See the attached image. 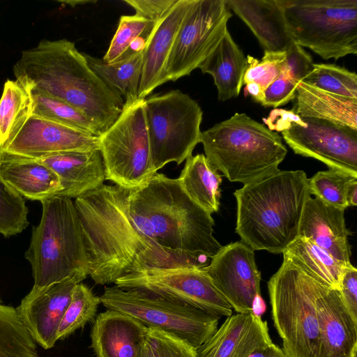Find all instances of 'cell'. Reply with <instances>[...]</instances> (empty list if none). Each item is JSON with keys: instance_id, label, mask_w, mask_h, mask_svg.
Wrapping results in <instances>:
<instances>
[{"instance_id": "6da1fadb", "label": "cell", "mask_w": 357, "mask_h": 357, "mask_svg": "<svg viewBox=\"0 0 357 357\" xmlns=\"http://www.w3.org/2000/svg\"><path fill=\"white\" fill-rule=\"evenodd\" d=\"M132 189L103 184L75 199L89 261L96 284L152 268H204L211 259L169 250L144 233L129 212Z\"/></svg>"}, {"instance_id": "7a4b0ae2", "label": "cell", "mask_w": 357, "mask_h": 357, "mask_svg": "<svg viewBox=\"0 0 357 357\" xmlns=\"http://www.w3.org/2000/svg\"><path fill=\"white\" fill-rule=\"evenodd\" d=\"M15 80L82 112L100 135L117 119L124 100L90 68L84 53L67 39L42 40L24 50L13 68Z\"/></svg>"}, {"instance_id": "3957f363", "label": "cell", "mask_w": 357, "mask_h": 357, "mask_svg": "<svg viewBox=\"0 0 357 357\" xmlns=\"http://www.w3.org/2000/svg\"><path fill=\"white\" fill-rule=\"evenodd\" d=\"M129 212L144 233L169 250L211 259L222 248L211 214L194 202L178 178L155 173L132 189Z\"/></svg>"}, {"instance_id": "277c9868", "label": "cell", "mask_w": 357, "mask_h": 357, "mask_svg": "<svg viewBox=\"0 0 357 357\" xmlns=\"http://www.w3.org/2000/svg\"><path fill=\"white\" fill-rule=\"evenodd\" d=\"M236 232L254 251L282 254L298 236L303 208L312 195L303 170H280L234 192Z\"/></svg>"}, {"instance_id": "5b68a950", "label": "cell", "mask_w": 357, "mask_h": 357, "mask_svg": "<svg viewBox=\"0 0 357 357\" xmlns=\"http://www.w3.org/2000/svg\"><path fill=\"white\" fill-rule=\"evenodd\" d=\"M210 165L231 182L248 184L280 171L287 149L281 136L245 113L202 132Z\"/></svg>"}, {"instance_id": "8992f818", "label": "cell", "mask_w": 357, "mask_h": 357, "mask_svg": "<svg viewBox=\"0 0 357 357\" xmlns=\"http://www.w3.org/2000/svg\"><path fill=\"white\" fill-rule=\"evenodd\" d=\"M42 215L33 227L24 257L38 290L70 278L89 275L79 218L72 199L54 196L41 202Z\"/></svg>"}, {"instance_id": "52a82bcc", "label": "cell", "mask_w": 357, "mask_h": 357, "mask_svg": "<svg viewBox=\"0 0 357 357\" xmlns=\"http://www.w3.org/2000/svg\"><path fill=\"white\" fill-rule=\"evenodd\" d=\"M274 326L287 357H319L317 301L322 284L289 262L268 282Z\"/></svg>"}, {"instance_id": "ba28073f", "label": "cell", "mask_w": 357, "mask_h": 357, "mask_svg": "<svg viewBox=\"0 0 357 357\" xmlns=\"http://www.w3.org/2000/svg\"><path fill=\"white\" fill-rule=\"evenodd\" d=\"M293 42L324 59L357 54V0H282Z\"/></svg>"}, {"instance_id": "9c48e42d", "label": "cell", "mask_w": 357, "mask_h": 357, "mask_svg": "<svg viewBox=\"0 0 357 357\" xmlns=\"http://www.w3.org/2000/svg\"><path fill=\"white\" fill-rule=\"evenodd\" d=\"M152 165L155 172L167 163L178 165L192 155L200 143L203 112L179 89L149 96L144 100Z\"/></svg>"}, {"instance_id": "30bf717a", "label": "cell", "mask_w": 357, "mask_h": 357, "mask_svg": "<svg viewBox=\"0 0 357 357\" xmlns=\"http://www.w3.org/2000/svg\"><path fill=\"white\" fill-rule=\"evenodd\" d=\"M100 298L107 309L126 314L147 328L173 335L195 349L218 329L217 315L137 290L116 285L105 287Z\"/></svg>"}, {"instance_id": "8fae6325", "label": "cell", "mask_w": 357, "mask_h": 357, "mask_svg": "<svg viewBox=\"0 0 357 357\" xmlns=\"http://www.w3.org/2000/svg\"><path fill=\"white\" fill-rule=\"evenodd\" d=\"M144 100L125 101L115 122L99 136L105 180L135 189L155 173L152 165Z\"/></svg>"}, {"instance_id": "7c38bea8", "label": "cell", "mask_w": 357, "mask_h": 357, "mask_svg": "<svg viewBox=\"0 0 357 357\" xmlns=\"http://www.w3.org/2000/svg\"><path fill=\"white\" fill-rule=\"evenodd\" d=\"M232 16L226 0H194L175 38L164 84L189 75L211 54Z\"/></svg>"}, {"instance_id": "4fadbf2b", "label": "cell", "mask_w": 357, "mask_h": 357, "mask_svg": "<svg viewBox=\"0 0 357 357\" xmlns=\"http://www.w3.org/2000/svg\"><path fill=\"white\" fill-rule=\"evenodd\" d=\"M114 284L123 289H135L176 301L220 317L232 314V307L204 268L144 269L127 273Z\"/></svg>"}, {"instance_id": "5bb4252c", "label": "cell", "mask_w": 357, "mask_h": 357, "mask_svg": "<svg viewBox=\"0 0 357 357\" xmlns=\"http://www.w3.org/2000/svg\"><path fill=\"white\" fill-rule=\"evenodd\" d=\"M301 118V123L292 122L281 132L293 151L357 177V130L327 120Z\"/></svg>"}, {"instance_id": "9a60e30c", "label": "cell", "mask_w": 357, "mask_h": 357, "mask_svg": "<svg viewBox=\"0 0 357 357\" xmlns=\"http://www.w3.org/2000/svg\"><path fill=\"white\" fill-rule=\"evenodd\" d=\"M204 271L237 313H250L260 294L261 273L255 251L242 241L222 246Z\"/></svg>"}, {"instance_id": "2e32d148", "label": "cell", "mask_w": 357, "mask_h": 357, "mask_svg": "<svg viewBox=\"0 0 357 357\" xmlns=\"http://www.w3.org/2000/svg\"><path fill=\"white\" fill-rule=\"evenodd\" d=\"M99 149V137L32 115L3 148L7 155L40 159L63 152Z\"/></svg>"}, {"instance_id": "e0dca14e", "label": "cell", "mask_w": 357, "mask_h": 357, "mask_svg": "<svg viewBox=\"0 0 357 357\" xmlns=\"http://www.w3.org/2000/svg\"><path fill=\"white\" fill-rule=\"evenodd\" d=\"M81 282L70 278L38 290L31 289L15 308L33 340L43 349L52 348L57 341V330L72 292Z\"/></svg>"}, {"instance_id": "ac0fdd59", "label": "cell", "mask_w": 357, "mask_h": 357, "mask_svg": "<svg viewBox=\"0 0 357 357\" xmlns=\"http://www.w3.org/2000/svg\"><path fill=\"white\" fill-rule=\"evenodd\" d=\"M319 357H356L357 321L338 290L322 285L317 301Z\"/></svg>"}, {"instance_id": "d6986e66", "label": "cell", "mask_w": 357, "mask_h": 357, "mask_svg": "<svg viewBox=\"0 0 357 357\" xmlns=\"http://www.w3.org/2000/svg\"><path fill=\"white\" fill-rule=\"evenodd\" d=\"M344 211L310 196L303 208L298 236L309 238L343 266H348L351 264V252Z\"/></svg>"}, {"instance_id": "ffe728a7", "label": "cell", "mask_w": 357, "mask_h": 357, "mask_svg": "<svg viewBox=\"0 0 357 357\" xmlns=\"http://www.w3.org/2000/svg\"><path fill=\"white\" fill-rule=\"evenodd\" d=\"M273 343L266 321L250 313L227 317L215 333L197 348V357H248L256 349Z\"/></svg>"}, {"instance_id": "44dd1931", "label": "cell", "mask_w": 357, "mask_h": 357, "mask_svg": "<svg viewBox=\"0 0 357 357\" xmlns=\"http://www.w3.org/2000/svg\"><path fill=\"white\" fill-rule=\"evenodd\" d=\"M194 0H177L154 24L144 50L138 98L145 99L164 84L167 61L178 31Z\"/></svg>"}, {"instance_id": "7402d4cb", "label": "cell", "mask_w": 357, "mask_h": 357, "mask_svg": "<svg viewBox=\"0 0 357 357\" xmlns=\"http://www.w3.org/2000/svg\"><path fill=\"white\" fill-rule=\"evenodd\" d=\"M147 331L136 319L107 309L93 321L91 347L96 357H139Z\"/></svg>"}, {"instance_id": "603a6c76", "label": "cell", "mask_w": 357, "mask_h": 357, "mask_svg": "<svg viewBox=\"0 0 357 357\" xmlns=\"http://www.w3.org/2000/svg\"><path fill=\"white\" fill-rule=\"evenodd\" d=\"M34 160L58 176L61 191L56 196L76 199L100 187L105 180L99 149L63 152Z\"/></svg>"}, {"instance_id": "cb8c5ba5", "label": "cell", "mask_w": 357, "mask_h": 357, "mask_svg": "<svg viewBox=\"0 0 357 357\" xmlns=\"http://www.w3.org/2000/svg\"><path fill=\"white\" fill-rule=\"evenodd\" d=\"M264 52H284L293 42L287 33L282 0H226Z\"/></svg>"}, {"instance_id": "d4e9b609", "label": "cell", "mask_w": 357, "mask_h": 357, "mask_svg": "<svg viewBox=\"0 0 357 357\" xmlns=\"http://www.w3.org/2000/svg\"><path fill=\"white\" fill-rule=\"evenodd\" d=\"M0 178L22 197L30 200L41 202L61 191L58 176L34 159L3 153L0 164Z\"/></svg>"}, {"instance_id": "484cf974", "label": "cell", "mask_w": 357, "mask_h": 357, "mask_svg": "<svg viewBox=\"0 0 357 357\" xmlns=\"http://www.w3.org/2000/svg\"><path fill=\"white\" fill-rule=\"evenodd\" d=\"M247 66V57L227 30L198 68L212 76L218 100L225 101L239 95Z\"/></svg>"}, {"instance_id": "4316f807", "label": "cell", "mask_w": 357, "mask_h": 357, "mask_svg": "<svg viewBox=\"0 0 357 357\" xmlns=\"http://www.w3.org/2000/svg\"><path fill=\"white\" fill-rule=\"evenodd\" d=\"M292 110L300 117L327 120L357 130V100L337 96L304 82L296 87Z\"/></svg>"}, {"instance_id": "83f0119b", "label": "cell", "mask_w": 357, "mask_h": 357, "mask_svg": "<svg viewBox=\"0 0 357 357\" xmlns=\"http://www.w3.org/2000/svg\"><path fill=\"white\" fill-rule=\"evenodd\" d=\"M285 260L321 284L337 290L346 266L311 240L298 236L282 253Z\"/></svg>"}, {"instance_id": "f1b7e54d", "label": "cell", "mask_w": 357, "mask_h": 357, "mask_svg": "<svg viewBox=\"0 0 357 357\" xmlns=\"http://www.w3.org/2000/svg\"><path fill=\"white\" fill-rule=\"evenodd\" d=\"M222 176L210 165L205 155L197 154L185 160L178 180L187 195L212 214L219 210Z\"/></svg>"}, {"instance_id": "f546056e", "label": "cell", "mask_w": 357, "mask_h": 357, "mask_svg": "<svg viewBox=\"0 0 357 357\" xmlns=\"http://www.w3.org/2000/svg\"><path fill=\"white\" fill-rule=\"evenodd\" d=\"M144 50L124 56L112 63L84 54L91 70L109 87L118 91L125 101L138 98Z\"/></svg>"}, {"instance_id": "4dcf8cb0", "label": "cell", "mask_w": 357, "mask_h": 357, "mask_svg": "<svg viewBox=\"0 0 357 357\" xmlns=\"http://www.w3.org/2000/svg\"><path fill=\"white\" fill-rule=\"evenodd\" d=\"M31 93L17 80H7L0 99V143L5 147L32 116Z\"/></svg>"}, {"instance_id": "1f68e13d", "label": "cell", "mask_w": 357, "mask_h": 357, "mask_svg": "<svg viewBox=\"0 0 357 357\" xmlns=\"http://www.w3.org/2000/svg\"><path fill=\"white\" fill-rule=\"evenodd\" d=\"M0 357H39L36 343L15 307L0 298Z\"/></svg>"}, {"instance_id": "d6a6232c", "label": "cell", "mask_w": 357, "mask_h": 357, "mask_svg": "<svg viewBox=\"0 0 357 357\" xmlns=\"http://www.w3.org/2000/svg\"><path fill=\"white\" fill-rule=\"evenodd\" d=\"M30 92L33 102L32 115L100 136L90 120L71 105L36 89H31Z\"/></svg>"}, {"instance_id": "836d02e7", "label": "cell", "mask_w": 357, "mask_h": 357, "mask_svg": "<svg viewBox=\"0 0 357 357\" xmlns=\"http://www.w3.org/2000/svg\"><path fill=\"white\" fill-rule=\"evenodd\" d=\"M100 303V297L90 288L81 282L77 284L59 326L57 340L68 337L86 323L93 321Z\"/></svg>"}, {"instance_id": "e575fe53", "label": "cell", "mask_w": 357, "mask_h": 357, "mask_svg": "<svg viewBox=\"0 0 357 357\" xmlns=\"http://www.w3.org/2000/svg\"><path fill=\"white\" fill-rule=\"evenodd\" d=\"M304 82L323 91L357 100V75L334 63H314Z\"/></svg>"}, {"instance_id": "d590c367", "label": "cell", "mask_w": 357, "mask_h": 357, "mask_svg": "<svg viewBox=\"0 0 357 357\" xmlns=\"http://www.w3.org/2000/svg\"><path fill=\"white\" fill-rule=\"evenodd\" d=\"M344 172L329 168L317 172L309 178L311 195L333 206L345 210L348 206L347 192L351 183L356 180Z\"/></svg>"}, {"instance_id": "8d00e7d4", "label": "cell", "mask_w": 357, "mask_h": 357, "mask_svg": "<svg viewBox=\"0 0 357 357\" xmlns=\"http://www.w3.org/2000/svg\"><path fill=\"white\" fill-rule=\"evenodd\" d=\"M28 213L24 199L0 178V234L8 238L24 231Z\"/></svg>"}, {"instance_id": "74e56055", "label": "cell", "mask_w": 357, "mask_h": 357, "mask_svg": "<svg viewBox=\"0 0 357 357\" xmlns=\"http://www.w3.org/2000/svg\"><path fill=\"white\" fill-rule=\"evenodd\" d=\"M152 22L135 14L121 15L102 61L112 63L119 60L128 51L132 42L143 34Z\"/></svg>"}, {"instance_id": "f35d334b", "label": "cell", "mask_w": 357, "mask_h": 357, "mask_svg": "<svg viewBox=\"0 0 357 357\" xmlns=\"http://www.w3.org/2000/svg\"><path fill=\"white\" fill-rule=\"evenodd\" d=\"M247 59L248 66L243 83V84L250 82L255 83L261 87L264 92L273 81L280 76L284 52H264L260 61L249 55Z\"/></svg>"}, {"instance_id": "ab89813d", "label": "cell", "mask_w": 357, "mask_h": 357, "mask_svg": "<svg viewBox=\"0 0 357 357\" xmlns=\"http://www.w3.org/2000/svg\"><path fill=\"white\" fill-rule=\"evenodd\" d=\"M145 340L153 357H197L194 347L166 332L148 328Z\"/></svg>"}, {"instance_id": "60d3db41", "label": "cell", "mask_w": 357, "mask_h": 357, "mask_svg": "<svg viewBox=\"0 0 357 357\" xmlns=\"http://www.w3.org/2000/svg\"><path fill=\"white\" fill-rule=\"evenodd\" d=\"M311 56L299 45L292 42L284 51L281 77L300 82L312 71Z\"/></svg>"}, {"instance_id": "b9f144b4", "label": "cell", "mask_w": 357, "mask_h": 357, "mask_svg": "<svg viewBox=\"0 0 357 357\" xmlns=\"http://www.w3.org/2000/svg\"><path fill=\"white\" fill-rule=\"evenodd\" d=\"M298 84L280 76L264 91L259 104L274 108L287 104L294 100Z\"/></svg>"}, {"instance_id": "7bdbcfd3", "label": "cell", "mask_w": 357, "mask_h": 357, "mask_svg": "<svg viewBox=\"0 0 357 357\" xmlns=\"http://www.w3.org/2000/svg\"><path fill=\"white\" fill-rule=\"evenodd\" d=\"M135 10V15L155 22L162 19L177 0H125Z\"/></svg>"}, {"instance_id": "ee69618b", "label": "cell", "mask_w": 357, "mask_h": 357, "mask_svg": "<svg viewBox=\"0 0 357 357\" xmlns=\"http://www.w3.org/2000/svg\"><path fill=\"white\" fill-rule=\"evenodd\" d=\"M338 291L352 318L357 321V269L352 264L345 267Z\"/></svg>"}, {"instance_id": "f6af8a7d", "label": "cell", "mask_w": 357, "mask_h": 357, "mask_svg": "<svg viewBox=\"0 0 357 357\" xmlns=\"http://www.w3.org/2000/svg\"><path fill=\"white\" fill-rule=\"evenodd\" d=\"M263 121L267 125V128L272 130L283 131L287 129L292 122L301 123L302 119L292 109H273L269 116Z\"/></svg>"}, {"instance_id": "bcb514c9", "label": "cell", "mask_w": 357, "mask_h": 357, "mask_svg": "<svg viewBox=\"0 0 357 357\" xmlns=\"http://www.w3.org/2000/svg\"><path fill=\"white\" fill-rule=\"evenodd\" d=\"M248 357H287L282 349L273 342L260 347L252 351Z\"/></svg>"}, {"instance_id": "7dc6e473", "label": "cell", "mask_w": 357, "mask_h": 357, "mask_svg": "<svg viewBox=\"0 0 357 357\" xmlns=\"http://www.w3.org/2000/svg\"><path fill=\"white\" fill-rule=\"evenodd\" d=\"M347 202L348 206H355L357 205V179L352 181L348 188Z\"/></svg>"}, {"instance_id": "c3c4849f", "label": "cell", "mask_w": 357, "mask_h": 357, "mask_svg": "<svg viewBox=\"0 0 357 357\" xmlns=\"http://www.w3.org/2000/svg\"><path fill=\"white\" fill-rule=\"evenodd\" d=\"M266 310V305L261 294L257 295L253 301L252 313L256 316L261 317Z\"/></svg>"}, {"instance_id": "681fc988", "label": "cell", "mask_w": 357, "mask_h": 357, "mask_svg": "<svg viewBox=\"0 0 357 357\" xmlns=\"http://www.w3.org/2000/svg\"><path fill=\"white\" fill-rule=\"evenodd\" d=\"M139 357H153L151 354V351L146 342V340H145L144 343L141 349Z\"/></svg>"}, {"instance_id": "f907efd6", "label": "cell", "mask_w": 357, "mask_h": 357, "mask_svg": "<svg viewBox=\"0 0 357 357\" xmlns=\"http://www.w3.org/2000/svg\"><path fill=\"white\" fill-rule=\"evenodd\" d=\"M63 3H68L70 6L73 5V6H77V4L93 3V1H63Z\"/></svg>"}, {"instance_id": "816d5d0a", "label": "cell", "mask_w": 357, "mask_h": 357, "mask_svg": "<svg viewBox=\"0 0 357 357\" xmlns=\"http://www.w3.org/2000/svg\"><path fill=\"white\" fill-rule=\"evenodd\" d=\"M3 153L2 147H1V145L0 143V164H1L2 158H3Z\"/></svg>"}]
</instances>
